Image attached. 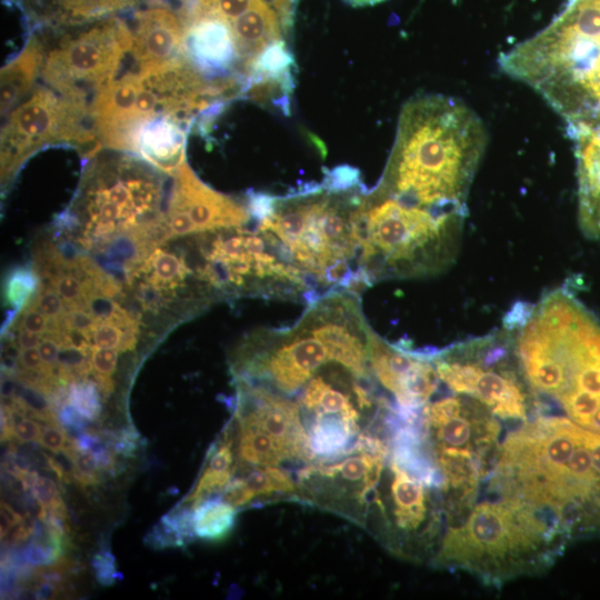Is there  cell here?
<instances>
[{"instance_id": "1", "label": "cell", "mask_w": 600, "mask_h": 600, "mask_svg": "<svg viewBox=\"0 0 600 600\" xmlns=\"http://www.w3.org/2000/svg\"><path fill=\"white\" fill-rule=\"evenodd\" d=\"M534 414L562 416L600 433V322L567 288L506 314Z\"/></svg>"}, {"instance_id": "2", "label": "cell", "mask_w": 600, "mask_h": 600, "mask_svg": "<svg viewBox=\"0 0 600 600\" xmlns=\"http://www.w3.org/2000/svg\"><path fill=\"white\" fill-rule=\"evenodd\" d=\"M487 140L482 120L461 100L417 96L401 109L393 148L373 190L399 203L464 221Z\"/></svg>"}, {"instance_id": "3", "label": "cell", "mask_w": 600, "mask_h": 600, "mask_svg": "<svg viewBox=\"0 0 600 600\" xmlns=\"http://www.w3.org/2000/svg\"><path fill=\"white\" fill-rule=\"evenodd\" d=\"M491 481L547 513L569 542L600 536V433L534 416L501 442Z\"/></svg>"}, {"instance_id": "4", "label": "cell", "mask_w": 600, "mask_h": 600, "mask_svg": "<svg viewBox=\"0 0 600 600\" xmlns=\"http://www.w3.org/2000/svg\"><path fill=\"white\" fill-rule=\"evenodd\" d=\"M371 328L359 296L336 291L308 304L291 327L263 329L240 347L238 381L282 394H294L324 364L339 363L364 380L373 376L369 361Z\"/></svg>"}, {"instance_id": "5", "label": "cell", "mask_w": 600, "mask_h": 600, "mask_svg": "<svg viewBox=\"0 0 600 600\" xmlns=\"http://www.w3.org/2000/svg\"><path fill=\"white\" fill-rule=\"evenodd\" d=\"M473 504L441 534L432 564L467 571L490 586L550 568L568 544L558 524L518 497Z\"/></svg>"}, {"instance_id": "6", "label": "cell", "mask_w": 600, "mask_h": 600, "mask_svg": "<svg viewBox=\"0 0 600 600\" xmlns=\"http://www.w3.org/2000/svg\"><path fill=\"white\" fill-rule=\"evenodd\" d=\"M237 97L231 79H210L188 54L150 71L123 69L93 98V131L101 148L136 154L142 131L172 119L191 127Z\"/></svg>"}, {"instance_id": "7", "label": "cell", "mask_w": 600, "mask_h": 600, "mask_svg": "<svg viewBox=\"0 0 600 600\" xmlns=\"http://www.w3.org/2000/svg\"><path fill=\"white\" fill-rule=\"evenodd\" d=\"M361 267L372 283L439 273L457 257L464 221L399 203L373 189L359 207Z\"/></svg>"}, {"instance_id": "8", "label": "cell", "mask_w": 600, "mask_h": 600, "mask_svg": "<svg viewBox=\"0 0 600 600\" xmlns=\"http://www.w3.org/2000/svg\"><path fill=\"white\" fill-rule=\"evenodd\" d=\"M600 44V0H570L544 29L500 53L498 64L559 112Z\"/></svg>"}, {"instance_id": "9", "label": "cell", "mask_w": 600, "mask_h": 600, "mask_svg": "<svg viewBox=\"0 0 600 600\" xmlns=\"http://www.w3.org/2000/svg\"><path fill=\"white\" fill-rule=\"evenodd\" d=\"M33 31L43 41L41 82L70 99L91 104L129 61L131 29L120 16Z\"/></svg>"}, {"instance_id": "10", "label": "cell", "mask_w": 600, "mask_h": 600, "mask_svg": "<svg viewBox=\"0 0 600 600\" xmlns=\"http://www.w3.org/2000/svg\"><path fill=\"white\" fill-rule=\"evenodd\" d=\"M429 353L446 389L474 397L504 421L524 422L533 414L532 398L504 327Z\"/></svg>"}, {"instance_id": "11", "label": "cell", "mask_w": 600, "mask_h": 600, "mask_svg": "<svg viewBox=\"0 0 600 600\" xmlns=\"http://www.w3.org/2000/svg\"><path fill=\"white\" fill-rule=\"evenodd\" d=\"M3 118L1 182L4 186L43 147L69 144L88 157L102 149L93 131L91 104L61 96L42 82Z\"/></svg>"}, {"instance_id": "12", "label": "cell", "mask_w": 600, "mask_h": 600, "mask_svg": "<svg viewBox=\"0 0 600 600\" xmlns=\"http://www.w3.org/2000/svg\"><path fill=\"white\" fill-rule=\"evenodd\" d=\"M390 446L370 433L329 460L311 462L298 474L301 501L366 524Z\"/></svg>"}, {"instance_id": "13", "label": "cell", "mask_w": 600, "mask_h": 600, "mask_svg": "<svg viewBox=\"0 0 600 600\" xmlns=\"http://www.w3.org/2000/svg\"><path fill=\"white\" fill-rule=\"evenodd\" d=\"M386 499L374 497L383 536L391 551L418 559L440 540L442 511L436 488L420 473L389 458ZM439 543V542H438Z\"/></svg>"}, {"instance_id": "14", "label": "cell", "mask_w": 600, "mask_h": 600, "mask_svg": "<svg viewBox=\"0 0 600 600\" xmlns=\"http://www.w3.org/2000/svg\"><path fill=\"white\" fill-rule=\"evenodd\" d=\"M369 361L373 376L396 399L403 417L417 413L432 398L439 377L430 353L387 343L371 330Z\"/></svg>"}, {"instance_id": "15", "label": "cell", "mask_w": 600, "mask_h": 600, "mask_svg": "<svg viewBox=\"0 0 600 600\" xmlns=\"http://www.w3.org/2000/svg\"><path fill=\"white\" fill-rule=\"evenodd\" d=\"M132 47L127 64L138 71L164 67L188 54L186 28L173 4L149 0L128 19Z\"/></svg>"}, {"instance_id": "16", "label": "cell", "mask_w": 600, "mask_h": 600, "mask_svg": "<svg viewBox=\"0 0 600 600\" xmlns=\"http://www.w3.org/2000/svg\"><path fill=\"white\" fill-rule=\"evenodd\" d=\"M170 176L163 217L169 210L184 211L198 232L243 227L251 220L247 204L204 184L186 160Z\"/></svg>"}, {"instance_id": "17", "label": "cell", "mask_w": 600, "mask_h": 600, "mask_svg": "<svg viewBox=\"0 0 600 600\" xmlns=\"http://www.w3.org/2000/svg\"><path fill=\"white\" fill-rule=\"evenodd\" d=\"M186 49L192 62L210 79L238 78L239 59L232 29L226 20L207 16L186 29Z\"/></svg>"}, {"instance_id": "18", "label": "cell", "mask_w": 600, "mask_h": 600, "mask_svg": "<svg viewBox=\"0 0 600 600\" xmlns=\"http://www.w3.org/2000/svg\"><path fill=\"white\" fill-rule=\"evenodd\" d=\"M29 31L81 24L132 11L149 0H12Z\"/></svg>"}, {"instance_id": "19", "label": "cell", "mask_w": 600, "mask_h": 600, "mask_svg": "<svg viewBox=\"0 0 600 600\" xmlns=\"http://www.w3.org/2000/svg\"><path fill=\"white\" fill-rule=\"evenodd\" d=\"M567 129L577 160L579 226L587 238L600 241V130Z\"/></svg>"}, {"instance_id": "20", "label": "cell", "mask_w": 600, "mask_h": 600, "mask_svg": "<svg viewBox=\"0 0 600 600\" xmlns=\"http://www.w3.org/2000/svg\"><path fill=\"white\" fill-rule=\"evenodd\" d=\"M231 29L239 59V71L248 83L257 57L270 43L281 39L280 20L277 12L263 0L233 21Z\"/></svg>"}, {"instance_id": "21", "label": "cell", "mask_w": 600, "mask_h": 600, "mask_svg": "<svg viewBox=\"0 0 600 600\" xmlns=\"http://www.w3.org/2000/svg\"><path fill=\"white\" fill-rule=\"evenodd\" d=\"M43 41L38 31H29L23 48L1 69V116H7L26 99L40 80Z\"/></svg>"}, {"instance_id": "22", "label": "cell", "mask_w": 600, "mask_h": 600, "mask_svg": "<svg viewBox=\"0 0 600 600\" xmlns=\"http://www.w3.org/2000/svg\"><path fill=\"white\" fill-rule=\"evenodd\" d=\"M236 516L237 508L222 500L221 496L210 498L193 509L194 536L207 541H220L232 530Z\"/></svg>"}, {"instance_id": "23", "label": "cell", "mask_w": 600, "mask_h": 600, "mask_svg": "<svg viewBox=\"0 0 600 600\" xmlns=\"http://www.w3.org/2000/svg\"><path fill=\"white\" fill-rule=\"evenodd\" d=\"M242 486L248 491L251 501L257 498H298L300 490L289 471L277 466L257 467L247 477L241 478Z\"/></svg>"}, {"instance_id": "24", "label": "cell", "mask_w": 600, "mask_h": 600, "mask_svg": "<svg viewBox=\"0 0 600 600\" xmlns=\"http://www.w3.org/2000/svg\"><path fill=\"white\" fill-rule=\"evenodd\" d=\"M294 67L290 49L282 39L277 40L266 47L254 60L248 77V86L262 80H276L293 88L296 81L292 69Z\"/></svg>"}, {"instance_id": "25", "label": "cell", "mask_w": 600, "mask_h": 600, "mask_svg": "<svg viewBox=\"0 0 600 600\" xmlns=\"http://www.w3.org/2000/svg\"><path fill=\"white\" fill-rule=\"evenodd\" d=\"M67 402L83 418L93 421L101 412L100 391L92 380L82 379L70 382Z\"/></svg>"}, {"instance_id": "26", "label": "cell", "mask_w": 600, "mask_h": 600, "mask_svg": "<svg viewBox=\"0 0 600 600\" xmlns=\"http://www.w3.org/2000/svg\"><path fill=\"white\" fill-rule=\"evenodd\" d=\"M38 286V277L29 267L12 270L6 281V300L14 308V313L30 303L31 296Z\"/></svg>"}, {"instance_id": "27", "label": "cell", "mask_w": 600, "mask_h": 600, "mask_svg": "<svg viewBox=\"0 0 600 600\" xmlns=\"http://www.w3.org/2000/svg\"><path fill=\"white\" fill-rule=\"evenodd\" d=\"M321 187L332 193L351 191L356 187H361L360 171L348 164L326 170Z\"/></svg>"}, {"instance_id": "28", "label": "cell", "mask_w": 600, "mask_h": 600, "mask_svg": "<svg viewBox=\"0 0 600 600\" xmlns=\"http://www.w3.org/2000/svg\"><path fill=\"white\" fill-rule=\"evenodd\" d=\"M52 287L56 288L68 308L84 306V284L80 282V278L74 273L61 272L53 281Z\"/></svg>"}, {"instance_id": "29", "label": "cell", "mask_w": 600, "mask_h": 600, "mask_svg": "<svg viewBox=\"0 0 600 600\" xmlns=\"http://www.w3.org/2000/svg\"><path fill=\"white\" fill-rule=\"evenodd\" d=\"M30 489L40 508L58 509L64 507L58 487L52 479L38 474Z\"/></svg>"}, {"instance_id": "30", "label": "cell", "mask_w": 600, "mask_h": 600, "mask_svg": "<svg viewBox=\"0 0 600 600\" xmlns=\"http://www.w3.org/2000/svg\"><path fill=\"white\" fill-rule=\"evenodd\" d=\"M29 304H32L53 321L62 319L67 312L66 302H63L61 296L50 287H39V292L32 303L30 302Z\"/></svg>"}, {"instance_id": "31", "label": "cell", "mask_w": 600, "mask_h": 600, "mask_svg": "<svg viewBox=\"0 0 600 600\" xmlns=\"http://www.w3.org/2000/svg\"><path fill=\"white\" fill-rule=\"evenodd\" d=\"M74 466V481L80 486L93 484L99 481L98 472L99 467L96 460V457L91 450H80L78 449L71 453Z\"/></svg>"}, {"instance_id": "32", "label": "cell", "mask_w": 600, "mask_h": 600, "mask_svg": "<svg viewBox=\"0 0 600 600\" xmlns=\"http://www.w3.org/2000/svg\"><path fill=\"white\" fill-rule=\"evenodd\" d=\"M150 261L159 280L173 282L182 278V264L176 256L157 250Z\"/></svg>"}, {"instance_id": "33", "label": "cell", "mask_w": 600, "mask_h": 600, "mask_svg": "<svg viewBox=\"0 0 600 600\" xmlns=\"http://www.w3.org/2000/svg\"><path fill=\"white\" fill-rule=\"evenodd\" d=\"M123 332L121 327L114 321H102L97 324L92 332V340L98 348H120Z\"/></svg>"}, {"instance_id": "34", "label": "cell", "mask_w": 600, "mask_h": 600, "mask_svg": "<svg viewBox=\"0 0 600 600\" xmlns=\"http://www.w3.org/2000/svg\"><path fill=\"white\" fill-rule=\"evenodd\" d=\"M69 438L70 436L60 423H49L42 429L39 443L49 451L57 453L64 450Z\"/></svg>"}, {"instance_id": "35", "label": "cell", "mask_w": 600, "mask_h": 600, "mask_svg": "<svg viewBox=\"0 0 600 600\" xmlns=\"http://www.w3.org/2000/svg\"><path fill=\"white\" fill-rule=\"evenodd\" d=\"M148 543L152 544L153 548L161 549L166 547L182 546L183 540L171 526L161 520V522L154 526L153 530L148 534Z\"/></svg>"}, {"instance_id": "36", "label": "cell", "mask_w": 600, "mask_h": 600, "mask_svg": "<svg viewBox=\"0 0 600 600\" xmlns=\"http://www.w3.org/2000/svg\"><path fill=\"white\" fill-rule=\"evenodd\" d=\"M118 351L113 348L92 347L91 363L94 371L111 376L117 367Z\"/></svg>"}, {"instance_id": "37", "label": "cell", "mask_w": 600, "mask_h": 600, "mask_svg": "<svg viewBox=\"0 0 600 600\" xmlns=\"http://www.w3.org/2000/svg\"><path fill=\"white\" fill-rule=\"evenodd\" d=\"M20 326L24 330H29L39 334L47 333V331L49 330V321L47 320V316H44L32 304H28L24 309H22Z\"/></svg>"}, {"instance_id": "38", "label": "cell", "mask_w": 600, "mask_h": 600, "mask_svg": "<svg viewBox=\"0 0 600 600\" xmlns=\"http://www.w3.org/2000/svg\"><path fill=\"white\" fill-rule=\"evenodd\" d=\"M41 431V426L33 418L21 417L14 422L13 434L21 442H39Z\"/></svg>"}, {"instance_id": "39", "label": "cell", "mask_w": 600, "mask_h": 600, "mask_svg": "<svg viewBox=\"0 0 600 600\" xmlns=\"http://www.w3.org/2000/svg\"><path fill=\"white\" fill-rule=\"evenodd\" d=\"M96 577L102 584H110L116 578L113 557L109 552H102L94 557L92 562Z\"/></svg>"}, {"instance_id": "40", "label": "cell", "mask_w": 600, "mask_h": 600, "mask_svg": "<svg viewBox=\"0 0 600 600\" xmlns=\"http://www.w3.org/2000/svg\"><path fill=\"white\" fill-rule=\"evenodd\" d=\"M49 336L44 337L39 346V352L42 359V362L48 371L52 373L53 368L58 363V356L60 352V343L58 340L50 333H47Z\"/></svg>"}, {"instance_id": "41", "label": "cell", "mask_w": 600, "mask_h": 600, "mask_svg": "<svg viewBox=\"0 0 600 600\" xmlns=\"http://www.w3.org/2000/svg\"><path fill=\"white\" fill-rule=\"evenodd\" d=\"M18 364L21 368L20 370L41 372L49 376V372L42 362L39 349L36 347L22 349L18 354Z\"/></svg>"}, {"instance_id": "42", "label": "cell", "mask_w": 600, "mask_h": 600, "mask_svg": "<svg viewBox=\"0 0 600 600\" xmlns=\"http://www.w3.org/2000/svg\"><path fill=\"white\" fill-rule=\"evenodd\" d=\"M23 520V517L16 512L8 503L1 502L0 512V536L1 539L8 536L9 531L18 526Z\"/></svg>"}, {"instance_id": "43", "label": "cell", "mask_w": 600, "mask_h": 600, "mask_svg": "<svg viewBox=\"0 0 600 600\" xmlns=\"http://www.w3.org/2000/svg\"><path fill=\"white\" fill-rule=\"evenodd\" d=\"M283 32H287L292 23L294 0H272Z\"/></svg>"}, {"instance_id": "44", "label": "cell", "mask_w": 600, "mask_h": 600, "mask_svg": "<svg viewBox=\"0 0 600 600\" xmlns=\"http://www.w3.org/2000/svg\"><path fill=\"white\" fill-rule=\"evenodd\" d=\"M41 336L39 333L22 330L18 336V344L22 349L33 348L39 346Z\"/></svg>"}, {"instance_id": "45", "label": "cell", "mask_w": 600, "mask_h": 600, "mask_svg": "<svg viewBox=\"0 0 600 600\" xmlns=\"http://www.w3.org/2000/svg\"><path fill=\"white\" fill-rule=\"evenodd\" d=\"M344 1L351 4L352 7H366V6H374L386 0H344Z\"/></svg>"}]
</instances>
